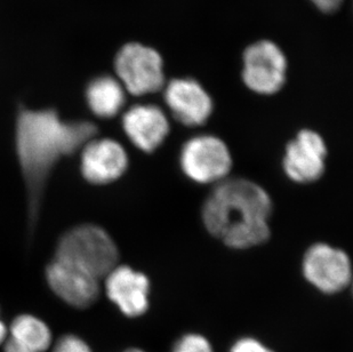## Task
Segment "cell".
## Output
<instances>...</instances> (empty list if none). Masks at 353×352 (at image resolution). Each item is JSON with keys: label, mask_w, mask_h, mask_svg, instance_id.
<instances>
[{"label": "cell", "mask_w": 353, "mask_h": 352, "mask_svg": "<svg viewBox=\"0 0 353 352\" xmlns=\"http://www.w3.org/2000/svg\"><path fill=\"white\" fill-rule=\"evenodd\" d=\"M88 121L67 123L54 110H24L17 118V153L27 179L32 206L37 205L47 176L54 165L97 135Z\"/></svg>", "instance_id": "2"}, {"label": "cell", "mask_w": 353, "mask_h": 352, "mask_svg": "<svg viewBox=\"0 0 353 352\" xmlns=\"http://www.w3.org/2000/svg\"><path fill=\"white\" fill-rule=\"evenodd\" d=\"M351 291H352V295H353V282H352V284H351Z\"/></svg>", "instance_id": "22"}, {"label": "cell", "mask_w": 353, "mask_h": 352, "mask_svg": "<svg viewBox=\"0 0 353 352\" xmlns=\"http://www.w3.org/2000/svg\"><path fill=\"white\" fill-rule=\"evenodd\" d=\"M119 252L110 235L100 226L83 224L64 233L55 260L76 266L97 280H104L118 266Z\"/></svg>", "instance_id": "3"}, {"label": "cell", "mask_w": 353, "mask_h": 352, "mask_svg": "<svg viewBox=\"0 0 353 352\" xmlns=\"http://www.w3.org/2000/svg\"><path fill=\"white\" fill-rule=\"evenodd\" d=\"M128 167V155L112 139H92L81 149V173L93 184H109L120 179Z\"/></svg>", "instance_id": "10"}, {"label": "cell", "mask_w": 353, "mask_h": 352, "mask_svg": "<svg viewBox=\"0 0 353 352\" xmlns=\"http://www.w3.org/2000/svg\"><path fill=\"white\" fill-rule=\"evenodd\" d=\"M316 3V7H319L320 10L330 13L337 10L342 3V0H312Z\"/></svg>", "instance_id": "19"}, {"label": "cell", "mask_w": 353, "mask_h": 352, "mask_svg": "<svg viewBox=\"0 0 353 352\" xmlns=\"http://www.w3.org/2000/svg\"><path fill=\"white\" fill-rule=\"evenodd\" d=\"M109 299L130 318L143 316L150 308V280L128 266H117L104 278Z\"/></svg>", "instance_id": "9"}, {"label": "cell", "mask_w": 353, "mask_h": 352, "mask_svg": "<svg viewBox=\"0 0 353 352\" xmlns=\"http://www.w3.org/2000/svg\"><path fill=\"white\" fill-rule=\"evenodd\" d=\"M274 200L260 183L229 177L213 186L200 210L203 228L234 251L262 246L271 237Z\"/></svg>", "instance_id": "1"}, {"label": "cell", "mask_w": 353, "mask_h": 352, "mask_svg": "<svg viewBox=\"0 0 353 352\" xmlns=\"http://www.w3.org/2000/svg\"><path fill=\"white\" fill-rule=\"evenodd\" d=\"M304 280L323 295H336L350 289L353 264L344 249L316 242L307 247L301 261Z\"/></svg>", "instance_id": "5"}, {"label": "cell", "mask_w": 353, "mask_h": 352, "mask_svg": "<svg viewBox=\"0 0 353 352\" xmlns=\"http://www.w3.org/2000/svg\"><path fill=\"white\" fill-rule=\"evenodd\" d=\"M165 101L174 118L184 126H201L213 113L212 97L196 80H172L165 90Z\"/></svg>", "instance_id": "12"}, {"label": "cell", "mask_w": 353, "mask_h": 352, "mask_svg": "<svg viewBox=\"0 0 353 352\" xmlns=\"http://www.w3.org/2000/svg\"><path fill=\"white\" fill-rule=\"evenodd\" d=\"M170 352H216V349L208 336L190 331L175 340Z\"/></svg>", "instance_id": "16"}, {"label": "cell", "mask_w": 353, "mask_h": 352, "mask_svg": "<svg viewBox=\"0 0 353 352\" xmlns=\"http://www.w3.org/2000/svg\"><path fill=\"white\" fill-rule=\"evenodd\" d=\"M123 127L133 146L143 153H154L170 134V120L163 110L152 104H137L123 118Z\"/></svg>", "instance_id": "13"}, {"label": "cell", "mask_w": 353, "mask_h": 352, "mask_svg": "<svg viewBox=\"0 0 353 352\" xmlns=\"http://www.w3.org/2000/svg\"><path fill=\"white\" fill-rule=\"evenodd\" d=\"M116 72L125 88L137 97L156 93L165 84L161 57L141 43H128L120 50Z\"/></svg>", "instance_id": "7"}, {"label": "cell", "mask_w": 353, "mask_h": 352, "mask_svg": "<svg viewBox=\"0 0 353 352\" xmlns=\"http://www.w3.org/2000/svg\"><path fill=\"white\" fill-rule=\"evenodd\" d=\"M228 352H278L274 346L254 335H241L234 339Z\"/></svg>", "instance_id": "17"}, {"label": "cell", "mask_w": 353, "mask_h": 352, "mask_svg": "<svg viewBox=\"0 0 353 352\" xmlns=\"http://www.w3.org/2000/svg\"><path fill=\"white\" fill-rule=\"evenodd\" d=\"M123 352H147L143 349H139V348H132V349H127L126 351Z\"/></svg>", "instance_id": "21"}, {"label": "cell", "mask_w": 353, "mask_h": 352, "mask_svg": "<svg viewBox=\"0 0 353 352\" xmlns=\"http://www.w3.org/2000/svg\"><path fill=\"white\" fill-rule=\"evenodd\" d=\"M52 346V332L41 319L21 315L14 319L10 336L3 342L5 352H45Z\"/></svg>", "instance_id": "14"}, {"label": "cell", "mask_w": 353, "mask_h": 352, "mask_svg": "<svg viewBox=\"0 0 353 352\" xmlns=\"http://www.w3.org/2000/svg\"><path fill=\"white\" fill-rule=\"evenodd\" d=\"M328 146L316 130H302L287 143L281 158V168L290 182L312 184L326 173Z\"/></svg>", "instance_id": "6"}, {"label": "cell", "mask_w": 353, "mask_h": 352, "mask_svg": "<svg viewBox=\"0 0 353 352\" xmlns=\"http://www.w3.org/2000/svg\"><path fill=\"white\" fill-rule=\"evenodd\" d=\"M46 280L61 300L77 309L92 306L100 294V280L59 260L47 266Z\"/></svg>", "instance_id": "11"}, {"label": "cell", "mask_w": 353, "mask_h": 352, "mask_svg": "<svg viewBox=\"0 0 353 352\" xmlns=\"http://www.w3.org/2000/svg\"><path fill=\"white\" fill-rule=\"evenodd\" d=\"M86 97L90 110L101 118L116 116L125 104L121 84L109 76L93 80L87 87Z\"/></svg>", "instance_id": "15"}, {"label": "cell", "mask_w": 353, "mask_h": 352, "mask_svg": "<svg viewBox=\"0 0 353 352\" xmlns=\"http://www.w3.org/2000/svg\"><path fill=\"white\" fill-rule=\"evenodd\" d=\"M179 165L190 182L213 188L231 177L234 156L221 137L213 134H198L183 143Z\"/></svg>", "instance_id": "4"}, {"label": "cell", "mask_w": 353, "mask_h": 352, "mask_svg": "<svg viewBox=\"0 0 353 352\" xmlns=\"http://www.w3.org/2000/svg\"><path fill=\"white\" fill-rule=\"evenodd\" d=\"M53 352H92L85 341L76 335H64L53 348Z\"/></svg>", "instance_id": "18"}, {"label": "cell", "mask_w": 353, "mask_h": 352, "mask_svg": "<svg viewBox=\"0 0 353 352\" xmlns=\"http://www.w3.org/2000/svg\"><path fill=\"white\" fill-rule=\"evenodd\" d=\"M243 81L255 93L272 95L281 90L286 78V57L271 41H259L243 55Z\"/></svg>", "instance_id": "8"}, {"label": "cell", "mask_w": 353, "mask_h": 352, "mask_svg": "<svg viewBox=\"0 0 353 352\" xmlns=\"http://www.w3.org/2000/svg\"><path fill=\"white\" fill-rule=\"evenodd\" d=\"M7 327L3 324V320H0V344H3L7 339Z\"/></svg>", "instance_id": "20"}]
</instances>
